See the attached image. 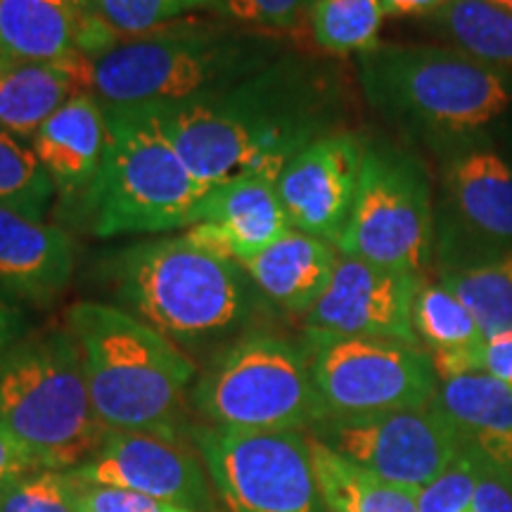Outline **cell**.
Segmentation results:
<instances>
[{"label":"cell","instance_id":"32","mask_svg":"<svg viewBox=\"0 0 512 512\" xmlns=\"http://www.w3.org/2000/svg\"><path fill=\"white\" fill-rule=\"evenodd\" d=\"M477 458L460 448L458 458L418 494L420 512H477Z\"/></svg>","mask_w":512,"mask_h":512},{"label":"cell","instance_id":"21","mask_svg":"<svg viewBox=\"0 0 512 512\" xmlns=\"http://www.w3.org/2000/svg\"><path fill=\"white\" fill-rule=\"evenodd\" d=\"M453 427L460 448L512 470V392L489 373L448 377L432 399Z\"/></svg>","mask_w":512,"mask_h":512},{"label":"cell","instance_id":"39","mask_svg":"<svg viewBox=\"0 0 512 512\" xmlns=\"http://www.w3.org/2000/svg\"><path fill=\"white\" fill-rule=\"evenodd\" d=\"M451 0H380L384 17H430Z\"/></svg>","mask_w":512,"mask_h":512},{"label":"cell","instance_id":"17","mask_svg":"<svg viewBox=\"0 0 512 512\" xmlns=\"http://www.w3.org/2000/svg\"><path fill=\"white\" fill-rule=\"evenodd\" d=\"M290 230L278 195V174L259 171L207 190L185 238L207 252L245 266Z\"/></svg>","mask_w":512,"mask_h":512},{"label":"cell","instance_id":"16","mask_svg":"<svg viewBox=\"0 0 512 512\" xmlns=\"http://www.w3.org/2000/svg\"><path fill=\"white\" fill-rule=\"evenodd\" d=\"M368 140L337 131L306 145L278 176V195L290 228L339 245L354 207Z\"/></svg>","mask_w":512,"mask_h":512},{"label":"cell","instance_id":"10","mask_svg":"<svg viewBox=\"0 0 512 512\" xmlns=\"http://www.w3.org/2000/svg\"><path fill=\"white\" fill-rule=\"evenodd\" d=\"M302 347L323 420L425 408L437 392L432 358L420 344L304 328Z\"/></svg>","mask_w":512,"mask_h":512},{"label":"cell","instance_id":"33","mask_svg":"<svg viewBox=\"0 0 512 512\" xmlns=\"http://www.w3.org/2000/svg\"><path fill=\"white\" fill-rule=\"evenodd\" d=\"M0 512H76L69 475L38 467L0 494Z\"/></svg>","mask_w":512,"mask_h":512},{"label":"cell","instance_id":"18","mask_svg":"<svg viewBox=\"0 0 512 512\" xmlns=\"http://www.w3.org/2000/svg\"><path fill=\"white\" fill-rule=\"evenodd\" d=\"M119 43L81 0H0V60L60 64Z\"/></svg>","mask_w":512,"mask_h":512},{"label":"cell","instance_id":"2","mask_svg":"<svg viewBox=\"0 0 512 512\" xmlns=\"http://www.w3.org/2000/svg\"><path fill=\"white\" fill-rule=\"evenodd\" d=\"M95 413L112 432H145L192 444L190 389L195 363L178 344L112 304L79 302L67 311Z\"/></svg>","mask_w":512,"mask_h":512},{"label":"cell","instance_id":"11","mask_svg":"<svg viewBox=\"0 0 512 512\" xmlns=\"http://www.w3.org/2000/svg\"><path fill=\"white\" fill-rule=\"evenodd\" d=\"M190 441L223 512H328L306 432H249L195 422Z\"/></svg>","mask_w":512,"mask_h":512},{"label":"cell","instance_id":"19","mask_svg":"<svg viewBox=\"0 0 512 512\" xmlns=\"http://www.w3.org/2000/svg\"><path fill=\"white\" fill-rule=\"evenodd\" d=\"M74 240L57 223L0 207V292L48 306L74 275Z\"/></svg>","mask_w":512,"mask_h":512},{"label":"cell","instance_id":"15","mask_svg":"<svg viewBox=\"0 0 512 512\" xmlns=\"http://www.w3.org/2000/svg\"><path fill=\"white\" fill-rule=\"evenodd\" d=\"M422 280L339 254L328 287L304 316V328L420 344L413 330V299Z\"/></svg>","mask_w":512,"mask_h":512},{"label":"cell","instance_id":"30","mask_svg":"<svg viewBox=\"0 0 512 512\" xmlns=\"http://www.w3.org/2000/svg\"><path fill=\"white\" fill-rule=\"evenodd\" d=\"M81 3L83 10L117 41L162 29L166 24L185 19L190 12H214V0H81Z\"/></svg>","mask_w":512,"mask_h":512},{"label":"cell","instance_id":"23","mask_svg":"<svg viewBox=\"0 0 512 512\" xmlns=\"http://www.w3.org/2000/svg\"><path fill=\"white\" fill-rule=\"evenodd\" d=\"M91 93V57L60 64L0 60V128L31 140L69 98Z\"/></svg>","mask_w":512,"mask_h":512},{"label":"cell","instance_id":"34","mask_svg":"<svg viewBox=\"0 0 512 512\" xmlns=\"http://www.w3.org/2000/svg\"><path fill=\"white\" fill-rule=\"evenodd\" d=\"M69 494H72L76 512H192L174 503L138 494V491L88 484L72 475H69Z\"/></svg>","mask_w":512,"mask_h":512},{"label":"cell","instance_id":"25","mask_svg":"<svg viewBox=\"0 0 512 512\" xmlns=\"http://www.w3.org/2000/svg\"><path fill=\"white\" fill-rule=\"evenodd\" d=\"M448 48L512 74V10L494 0H451L425 19Z\"/></svg>","mask_w":512,"mask_h":512},{"label":"cell","instance_id":"14","mask_svg":"<svg viewBox=\"0 0 512 512\" xmlns=\"http://www.w3.org/2000/svg\"><path fill=\"white\" fill-rule=\"evenodd\" d=\"M74 479L138 491L192 512H223L195 446L145 432H107Z\"/></svg>","mask_w":512,"mask_h":512},{"label":"cell","instance_id":"4","mask_svg":"<svg viewBox=\"0 0 512 512\" xmlns=\"http://www.w3.org/2000/svg\"><path fill=\"white\" fill-rule=\"evenodd\" d=\"M368 105L446 155L512 112V74L448 46L377 43L358 55Z\"/></svg>","mask_w":512,"mask_h":512},{"label":"cell","instance_id":"7","mask_svg":"<svg viewBox=\"0 0 512 512\" xmlns=\"http://www.w3.org/2000/svg\"><path fill=\"white\" fill-rule=\"evenodd\" d=\"M110 143L83 197L93 235H162L190 228L207 185L178 155L150 107H105Z\"/></svg>","mask_w":512,"mask_h":512},{"label":"cell","instance_id":"35","mask_svg":"<svg viewBox=\"0 0 512 512\" xmlns=\"http://www.w3.org/2000/svg\"><path fill=\"white\" fill-rule=\"evenodd\" d=\"M475 456V453H472ZM477 458V456H475ZM477 494L475 510L477 512H512V470L491 465L477 458Z\"/></svg>","mask_w":512,"mask_h":512},{"label":"cell","instance_id":"26","mask_svg":"<svg viewBox=\"0 0 512 512\" xmlns=\"http://www.w3.org/2000/svg\"><path fill=\"white\" fill-rule=\"evenodd\" d=\"M313 467L328 512H420L418 496L370 475L309 437Z\"/></svg>","mask_w":512,"mask_h":512},{"label":"cell","instance_id":"13","mask_svg":"<svg viewBox=\"0 0 512 512\" xmlns=\"http://www.w3.org/2000/svg\"><path fill=\"white\" fill-rule=\"evenodd\" d=\"M512 247V159L479 140L453 147L441 164L439 266Z\"/></svg>","mask_w":512,"mask_h":512},{"label":"cell","instance_id":"31","mask_svg":"<svg viewBox=\"0 0 512 512\" xmlns=\"http://www.w3.org/2000/svg\"><path fill=\"white\" fill-rule=\"evenodd\" d=\"M316 0H214V12L245 29L283 34L302 27Z\"/></svg>","mask_w":512,"mask_h":512},{"label":"cell","instance_id":"24","mask_svg":"<svg viewBox=\"0 0 512 512\" xmlns=\"http://www.w3.org/2000/svg\"><path fill=\"white\" fill-rule=\"evenodd\" d=\"M439 283L465 304L484 339L512 332V247L439 266Z\"/></svg>","mask_w":512,"mask_h":512},{"label":"cell","instance_id":"6","mask_svg":"<svg viewBox=\"0 0 512 512\" xmlns=\"http://www.w3.org/2000/svg\"><path fill=\"white\" fill-rule=\"evenodd\" d=\"M0 425L48 470L72 472L110 432L95 413L69 328L27 335L0 358Z\"/></svg>","mask_w":512,"mask_h":512},{"label":"cell","instance_id":"20","mask_svg":"<svg viewBox=\"0 0 512 512\" xmlns=\"http://www.w3.org/2000/svg\"><path fill=\"white\" fill-rule=\"evenodd\" d=\"M110 143L105 105L93 93L69 98L31 138L36 157L64 202L86 197Z\"/></svg>","mask_w":512,"mask_h":512},{"label":"cell","instance_id":"36","mask_svg":"<svg viewBox=\"0 0 512 512\" xmlns=\"http://www.w3.org/2000/svg\"><path fill=\"white\" fill-rule=\"evenodd\" d=\"M38 467V460L0 425V494Z\"/></svg>","mask_w":512,"mask_h":512},{"label":"cell","instance_id":"38","mask_svg":"<svg viewBox=\"0 0 512 512\" xmlns=\"http://www.w3.org/2000/svg\"><path fill=\"white\" fill-rule=\"evenodd\" d=\"M27 335H31V332L24 313L15 304H10L5 294L0 292V358L8 354L12 347H17Z\"/></svg>","mask_w":512,"mask_h":512},{"label":"cell","instance_id":"29","mask_svg":"<svg viewBox=\"0 0 512 512\" xmlns=\"http://www.w3.org/2000/svg\"><path fill=\"white\" fill-rule=\"evenodd\" d=\"M55 192L27 138L0 128V207L29 219H43Z\"/></svg>","mask_w":512,"mask_h":512},{"label":"cell","instance_id":"28","mask_svg":"<svg viewBox=\"0 0 512 512\" xmlns=\"http://www.w3.org/2000/svg\"><path fill=\"white\" fill-rule=\"evenodd\" d=\"M380 0H316L309 27L316 46L335 57L363 55L380 43Z\"/></svg>","mask_w":512,"mask_h":512},{"label":"cell","instance_id":"12","mask_svg":"<svg viewBox=\"0 0 512 512\" xmlns=\"http://www.w3.org/2000/svg\"><path fill=\"white\" fill-rule=\"evenodd\" d=\"M306 434L351 465L415 496L460 453L456 432L434 403L411 411L320 420Z\"/></svg>","mask_w":512,"mask_h":512},{"label":"cell","instance_id":"8","mask_svg":"<svg viewBox=\"0 0 512 512\" xmlns=\"http://www.w3.org/2000/svg\"><path fill=\"white\" fill-rule=\"evenodd\" d=\"M197 422L226 430L309 432L323 420L302 339L247 330L223 344L190 389Z\"/></svg>","mask_w":512,"mask_h":512},{"label":"cell","instance_id":"5","mask_svg":"<svg viewBox=\"0 0 512 512\" xmlns=\"http://www.w3.org/2000/svg\"><path fill=\"white\" fill-rule=\"evenodd\" d=\"M110 275L121 309L178 347L240 337L259 309V292L245 268L185 235L121 249Z\"/></svg>","mask_w":512,"mask_h":512},{"label":"cell","instance_id":"27","mask_svg":"<svg viewBox=\"0 0 512 512\" xmlns=\"http://www.w3.org/2000/svg\"><path fill=\"white\" fill-rule=\"evenodd\" d=\"M413 330L427 354L479 351L486 339L472 313L448 287L422 280L413 299Z\"/></svg>","mask_w":512,"mask_h":512},{"label":"cell","instance_id":"22","mask_svg":"<svg viewBox=\"0 0 512 512\" xmlns=\"http://www.w3.org/2000/svg\"><path fill=\"white\" fill-rule=\"evenodd\" d=\"M337 256L330 242L290 228L242 268L264 302L304 318L328 287Z\"/></svg>","mask_w":512,"mask_h":512},{"label":"cell","instance_id":"40","mask_svg":"<svg viewBox=\"0 0 512 512\" xmlns=\"http://www.w3.org/2000/svg\"><path fill=\"white\" fill-rule=\"evenodd\" d=\"M494 3H498V5H503V8H510V10H512V0H494Z\"/></svg>","mask_w":512,"mask_h":512},{"label":"cell","instance_id":"3","mask_svg":"<svg viewBox=\"0 0 512 512\" xmlns=\"http://www.w3.org/2000/svg\"><path fill=\"white\" fill-rule=\"evenodd\" d=\"M283 53L280 34L185 17L91 57V93L105 107L157 110L226 91Z\"/></svg>","mask_w":512,"mask_h":512},{"label":"cell","instance_id":"9","mask_svg":"<svg viewBox=\"0 0 512 512\" xmlns=\"http://www.w3.org/2000/svg\"><path fill=\"white\" fill-rule=\"evenodd\" d=\"M339 254L425 278L437 254V214L422 164L399 147L368 143Z\"/></svg>","mask_w":512,"mask_h":512},{"label":"cell","instance_id":"1","mask_svg":"<svg viewBox=\"0 0 512 512\" xmlns=\"http://www.w3.org/2000/svg\"><path fill=\"white\" fill-rule=\"evenodd\" d=\"M155 112L197 181L214 188L259 171L280 176L306 145L342 131L344 86L335 67L287 50L226 91Z\"/></svg>","mask_w":512,"mask_h":512},{"label":"cell","instance_id":"37","mask_svg":"<svg viewBox=\"0 0 512 512\" xmlns=\"http://www.w3.org/2000/svg\"><path fill=\"white\" fill-rule=\"evenodd\" d=\"M482 373L494 375L512 392V332L486 339L482 347Z\"/></svg>","mask_w":512,"mask_h":512}]
</instances>
